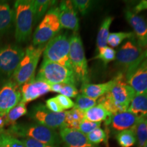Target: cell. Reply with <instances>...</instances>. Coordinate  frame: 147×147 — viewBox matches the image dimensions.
Returning a JSON list of instances; mask_svg holds the SVG:
<instances>
[{"mask_svg":"<svg viewBox=\"0 0 147 147\" xmlns=\"http://www.w3.org/2000/svg\"><path fill=\"white\" fill-rule=\"evenodd\" d=\"M5 131L14 137L23 139L29 138L44 144H60L61 140L59 134L55 130L38 123H16L10 126Z\"/></svg>","mask_w":147,"mask_h":147,"instance_id":"6da1fadb","label":"cell"},{"mask_svg":"<svg viewBox=\"0 0 147 147\" xmlns=\"http://www.w3.org/2000/svg\"><path fill=\"white\" fill-rule=\"evenodd\" d=\"M15 40L24 43L30 39L34 25V10L33 0H17L14 5Z\"/></svg>","mask_w":147,"mask_h":147,"instance_id":"7a4b0ae2","label":"cell"},{"mask_svg":"<svg viewBox=\"0 0 147 147\" xmlns=\"http://www.w3.org/2000/svg\"><path fill=\"white\" fill-rule=\"evenodd\" d=\"M45 48L44 46L34 47L31 45L25 50V55L11 78L20 87L35 78L36 69Z\"/></svg>","mask_w":147,"mask_h":147,"instance_id":"3957f363","label":"cell"},{"mask_svg":"<svg viewBox=\"0 0 147 147\" xmlns=\"http://www.w3.org/2000/svg\"><path fill=\"white\" fill-rule=\"evenodd\" d=\"M144 49L141 47L136 37L129 39L116 51L115 61L117 65L123 67L127 79L142 63Z\"/></svg>","mask_w":147,"mask_h":147,"instance_id":"277c9868","label":"cell"},{"mask_svg":"<svg viewBox=\"0 0 147 147\" xmlns=\"http://www.w3.org/2000/svg\"><path fill=\"white\" fill-rule=\"evenodd\" d=\"M37 80L53 84H71L76 85V76L72 69L57 63L43 59L37 75Z\"/></svg>","mask_w":147,"mask_h":147,"instance_id":"5b68a950","label":"cell"},{"mask_svg":"<svg viewBox=\"0 0 147 147\" xmlns=\"http://www.w3.org/2000/svg\"><path fill=\"white\" fill-rule=\"evenodd\" d=\"M61 26L59 18L58 7H51L35 30L33 36V46L40 47L57 36Z\"/></svg>","mask_w":147,"mask_h":147,"instance_id":"8992f818","label":"cell"},{"mask_svg":"<svg viewBox=\"0 0 147 147\" xmlns=\"http://www.w3.org/2000/svg\"><path fill=\"white\" fill-rule=\"evenodd\" d=\"M25 55V50L16 45L0 47V87L12 78Z\"/></svg>","mask_w":147,"mask_h":147,"instance_id":"52a82bcc","label":"cell"},{"mask_svg":"<svg viewBox=\"0 0 147 147\" xmlns=\"http://www.w3.org/2000/svg\"><path fill=\"white\" fill-rule=\"evenodd\" d=\"M69 61L77 82H89V70L83 45L80 35L74 33L70 37Z\"/></svg>","mask_w":147,"mask_h":147,"instance_id":"ba28073f","label":"cell"},{"mask_svg":"<svg viewBox=\"0 0 147 147\" xmlns=\"http://www.w3.org/2000/svg\"><path fill=\"white\" fill-rule=\"evenodd\" d=\"M115 82L105 96L117 113L127 111L136 93L126 82L125 76L119 74L115 78Z\"/></svg>","mask_w":147,"mask_h":147,"instance_id":"9c48e42d","label":"cell"},{"mask_svg":"<svg viewBox=\"0 0 147 147\" xmlns=\"http://www.w3.org/2000/svg\"><path fill=\"white\" fill-rule=\"evenodd\" d=\"M70 38L67 34H60L46 45L43 51L44 59L71 68L69 61Z\"/></svg>","mask_w":147,"mask_h":147,"instance_id":"30bf717a","label":"cell"},{"mask_svg":"<svg viewBox=\"0 0 147 147\" xmlns=\"http://www.w3.org/2000/svg\"><path fill=\"white\" fill-rule=\"evenodd\" d=\"M29 117L36 123L54 130L65 127V112L53 113L42 104L33 106L29 113Z\"/></svg>","mask_w":147,"mask_h":147,"instance_id":"8fae6325","label":"cell"},{"mask_svg":"<svg viewBox=\"0 0 147 147\" xmlns=\"http://www.w3.org/2000/svg\"><path fill=\"white\" fill-rule=\"evenodd\" d=\"M21 101L20 87L10 79L0 89V116L5 117Z\"/></svg>","mask_w":147,"mask_h":147,"instance_id":"7c38bea8","label":"cell"},{"mask_svg":"<svg viewBox=\"0 0 147 147\" xmlns=\"http://www.w3.org/2000/svg\"><path fill=\"white\" fill-rule=\"evenodd\" d=\"M59 18L61 28L70 29L77 33L79 29V20L76 9L72 1H62L58 6Z\"/></svg>","mask_w":147,"mask_h":147,"instance_id":"4fadbf2b","label":"cell"},{"mask_svg":"<svg viewBox=\"0 0 147 147\" xmlns=\"http://www.w3.org/2000/svg\"><path fill=\"white\" fill-rule=\"evenodd\" d=\"M125 16L133 28L134 36L138 44L144 49L147 46V20L129 9L125 10Z\"/></svg>","mask_w":147,"mask_h":147,"instance_id":"5bb4252c","label":"cell"},{"mask_svg":"<svg viewBox=\"0 0 147 147\" xmlns=\"http://www.w3.org/2000/svg\"><path fill=\"white\" fill-rule=\"evenodd\" d=\"M20 89L21 93V102L25 104L51 91L50 84L35 78L23 84Z\"/></svg>","mask_w":147,"mask_h":147,"instance_id":"9a60e30c","label":"cell"},{"mask_svg":"<svg viewBox=\"0 0 147 147\" xmlns=\"http://www.w3.org/2000/svg\"><path fill=\"white\" fill-rule=\"evenodd\" d=\"M139 116L127 111L120 112L112 115L109 120L106 121V125H110L114 131L117 132L133 129L138 121Z\"/></svg>","mask_w":147,"mask_h":147,"instance_id":"2e32d148","label":"cell"},{"mask_svg":"<svg viewBox=\"0 0 147 147\" xmlns=\"http://www.w3.org/2000/svg\"><path fill=\"white\" fill-rule=\"evenodd\" d=\"M59 136L65 147H99L90 142L87 136L76 129H60Z\"/></svg>","mask_w":147,"mask_h":147,"instance_id":"e0dca14e","label":"cell"},{"mask_svg":"<svg viewBox=\"0 0 147 147\" xmlns=\"http://www.w3.org/2000/svg\"><path fill=\"white\" fill-rule=\"evenodd\" d=\"M126 80L136 93H147V64L142 62Z\"/></svg>","mask_w":147,"mask_h":147,"instance_id":"ac0fdd59","label":"cell"},{"mask_svg":"<svg viewBox=\"0 0 147 147\" xmlns=\"http://www.w3.org/2000/svg\"><path fill=\"white\" fill-rule=\"evenodd\" d=\"M114 82H115V78L104 83L90 84L88 82V83L82 84L80 93L89 98L97 100L110 91L114 84Z\"/></svg>","mask_w":147,"mask_h":147,"instance_id":"d6986e66","label":"cell"},{"mask_svg":"<svg viewBox=\"0 0 147 147\" xmlns=\"http://www.w3.org/2000/svg\"><path fill=\"white\" fill-rule=\"evenodd\" d=\"M14 18V10L5 1H0V36L8 34L12 29Z\"/></svg>","mask_w":147,"mask_h":147,"instance_id":"ffe728a7","label":"cell"},{"mask_svg":"<svg viewBox=\"0 0 147 147\" xmlns=\"http://www.w3.org/2000/svg\"><path fill=\"white\" fill-rule=\"evenodd\" d=\"M127 111L139 117H147V93H136L129 106Z\"/></svg>","mask_w":147,"mask_h":147,"instance_id":"44dd1931","label":"cell"},{"mask_svg":"<svg viewBox=\"0 0 147 147\" xmlns=\"http://www.w3.org/2000/svg\"><path fill=\"white\" fill-rule=\"evenodd\" d=\"M84 119H85V112L75 107L71 108V110L65 112L64 127L78 130L79 125Z\"/></svg>","mask_w":147,"mask_h":147,"instance_id":"7402d4cb","label":"cell"},{"mask_svg":"<svg viewBox=\"0 0 147 147\" xmlns=\"http://www.w3.org/2000/svg\"><path fill=\"white\" fill-rule=\"evenodd\" d=\"M112 115H113L101 104L95 105L85 111V119L92 122H106L110 119Z\"/></svg>","mask_w":147,"mask_h":147,"instance_id":"603a6c76","label":"cell"},{"mask_svg":"<svg viewBox=\"0 0 147 147\" xmlns=\"http://www.w3.org/2000/svg\"><path fill=\"white\" fill-rule=\"evenodd\" d=\"M113 19L114 18L112 16H108L103 21L97 36L96 44L97 51L101 48L105 47L107 46L108 38L110 34V27L113 23Z\"/></svg>","mask_w":147,"mask_h":147,"instance_id":"cb8c5ba5","label":"cell"},{"mask_svg":"<svg viewBox=\"0 0 147 147\" xmlns=\"http://www.w3.org/2000/svg\"><path fill=\"white\" fill-rule=\"evenodd\" d=\"M27 114V109L26 104L20 102L15 107L10 110V112L5 115V125H13L16 123V121L21 117Z\"/></svg>","mask_w":147,"mask_h":147,"instance_id":"d4e9b609","label":"cell"},{"mask_svg":"<svg viewBox=\"0 0 147 147\" xmlns=\"http://www.w3.org/2000/svg\"><path fill=\"white\" fill-rule=\"evenodd\" d=\"M116 140L121 147H132L136 143L134 129L123 130L116 134Z\"/></svg>","mask_w":147,"mask_h":147,"instance_id":"484cf974","label":"cell"},{"mask_svg":"<svg viewBox=\"0 0 147 147\" xmlns=\"http://www.w3.org/2000/svg\"><path fill=\"white\" fill-rule=\"evenodd\" d=\"M146 120L147 117H140L134 127L136 136L137 147H144L147 142Z\"/></svg>","mask_w":147,"mask_h":147,"instance_id":"4316f807","label":"cell"},{"mask_svg":"<svg viewBox=\"0 0 147 147\" xmlns=\"http://www.w3.org/2000/svg\"><path fill=\"white\" fill-rule=\"evenodd\" d=\"M55 1L33 0L34 10V25L43 17L48 9L55 4Z\"/></svg>","mask_w":147,"mask_h":147,"instance_id":"83f0119b","label":"cell"},{"mask_svg":"<svg viewBox=\"0 0 147 147\" xmlns=\"http://www.w3.org/2000/svg\"><path fill=\"white\" fill-rule=\"evenodd\" d=\"M135 37L134 32H116L109 34L107 44L110 47L115 48L119 47L124 40L131 39Z\"/></svg>","mask_w":147,"mask_h":147,"instance_id":"f1b7e54d","label":"cell"},{"mask_svg":"<svg viewBox=\"0 0 147 147\" xmlns=\"http://www.w3.org/2000/svg\"><path fill=\"white\" fill-rule=\"evenodd\" d=\"M0 147H25L21 140L5 131L0 133Z\"/></svg>","mask_w":147,"mask_h":147,"instance_id":"f546056e","label":"cell"},{"mask_svg":"<svg viewBox=\"0 0 147 147\" xmlns=\"http://www.w3.org/2000/svg\"><path fill=\"white\" fill-rule=\"evenodd\" d=\"M116 57V51L113 48L106 47L101 48L98 50V53L93 59H100L104 63V65H107L108 63L115 61Z\"/></svg>","mask_w":147,"mask_h":147,"instance_id":"4dcf8cb0","label":"cell"},{"mask_svg":"<svg viewBox=\"0 0 147 147\" xmlns=\"http://www.w3.org/2000/svg\"><path fill=\"white\" fill-rule=\"evenodd\" d=\"M74 105L75 108L85 112L91 108L97 105V100L89 98V97L80 93V94H78L76 97Z\"/></svg>","mask_w":147,"mask_h":147,"instance_id":"1f68e13d","label":"cell"},{"mask_svg":"<svg viewBox=\"0 0 147 147\" xmlns=\"http://www.w3.org/2000/svg\"><path fill=\"white\" fill-rule=\"evenodd\" d=\"M86 136L89 142L95 145L102 142H105L107 140V133L105 130L100 127L95 129V130Z\"/></svg>","mask_w":147,"mask_h":147,"instance_id":"d6a6232c","label":"cell"},{"mask_svg":"<svg viewBox=\"0 0 147 147\" xmlns=\"http://www.w3.org/2000/svg\"><path fill=\"white\" fill-rule=\"evenodd\" d=\"M102 122H92L84 119L79 125L78 130L84 135H87L95 129L100 127Z\"/></svg>","mask_w":147,"mask_h":147,"instance_id":"836d02e7","label":"cell"},{"mask_svg":"<svg viewBox=\"0 0 147 147\" xmlns=\"http://www.w3.org/2000/svg\"><path fill=\"white\" fill-rule=\"evenodd\" d=\"M60 95H63L67 97H76L78 94V91L76 85L71 84H61L59 91Z\"/></svg>","mask_w":147,"mask_h":147,"instance_id":"e575fe53","label":"cell"},{"mask_svg":"<svg viewBox=\"0 0 147 147\" xmlns=\"http://www.w3.org/2000/svg\"><path fill=\"white\" fill-rule=\"evenodd\" d=\"M71 1L76 10H78L82 15H86L88 14L93 4L92 1L89 0H74Z\"/></svg>","mask_w":147,"mask_h":147,"instance_id":"d590c367","label":"cell"},{"mask_svg":"<svg viewBox=\"0 0 147 147\" xmlns=\"http://www.w3.org/2000/svg\"><path fill=\"white\" fill-rule=\"evenodd\" d=\"M55 97L63 110L71 109V108H74V102L69 97H67L60 94L57 95Z\"/></svg>","mask_w":147,"mask_h":147,"instance_id":"8d00e7d4","label":"cell"},{"mask_svg":"<svg viewBox=\"0 0 147 147\" xmlns=\"http://www.w3.org/2000/svg\"><path fill=\"white\" fill-rule=\"evenodd\" d=\"M46 107L53 113H62L64 110L61 107L55 97H51L46 101Z\"/></svg>","mask_w":147,"mask_h":147,"instance_id":"74e56055","label":"cell"},{"mask_svg":"<svg viewBox=\"0 0 147 147\" xmlns=\"http://www.w3.org/2000/svg\"><path fill=\"white\" fill-rule=\"evenodd\" d=\"M21 141L25 147H57L56 146H53V145L44 144V143L38 142V141L34 140L33 139H22Z\"/></svg>","mask_w":147,"mask_h":147,"instance_id":"f35d334b","label":"cell"},{"mask_svg":"<svg viewBox=\"0 0 147 147\" xmlns=\"http://www.w3.org/2000/svg\"><path fill=\"white\" fill-rule=\"evenodd\" d=\"M147 10V0H142L134 7L132 11L134 13L138 14L143 10Z\"/></svg>","mask_w":147,"mask_h":147,"instance_id":"ab89813d","label":"cell"},{"mask_svg":"<svg viewBox=\"0 0 147 147\" xmlns=\"http://www.w3.org/2000/svg\"><path fill=\"white\" fill-rule=\"evenodd\" d=\"M5 126V119L3 117H1L0 116V133L4 131L3 127Z\"/></svg>","mask_w":147,"mask_h":147,"instance_id":"60d3db41","label":"cell"},{"mask_svg":"<svg viewBox=\"0 0 147 147\" xmlns=\"http://www.w3.org/2000/svg\"><path fill=\"white\" fill-rule=\"evenodd\" d=\"M146 58H147V46L146 47V48L144 49V52H143V55L142 57V62L144 59H146Z\"/></svg>","mask_w":147,"mask_h":147,"instance_id":"b9f144b4","label":"cell"},{"mask_svg":"<svg viewBox=\"0 0 147 147\" xmlns=\"http://www.w3.org/2000/svg\"><path fill=\"white\" fill-rule=\"evenodd\" d=\"M142 62H144V63H145L146 64H147V58L146 59H144V61H143Z\"/></svg>","mask_w":147,"mask_h":147,"instance_id":"7bdbcfd3","label":"cell"},{"mask_svg":"<svg viewBox=\"0 0 147 147\" xmlns=\"http://www.w3.org/2000/svg\"><path fill=\"white\" fill-rule=\"evenodd\" d=\"M144 147H147V142H146V144H145V145H144Z\"/></svg>","mask_w":147,"mask_h":147,"instance_id":"ee69618b","label":"cell"},{"mask_svg":"<svg viewBox=\"0 0 147 147\" xmlns=\"http://www.w3.org/2000/svg\"><path fill=\"white\" fill-rule=\"evenodd\" d=\"M146 125H147V120H146Z\"/></svg>","mask_w":147,"mask_h":147,"instance_id":"f6af8a7d","label":"cell"}]
</instances>
